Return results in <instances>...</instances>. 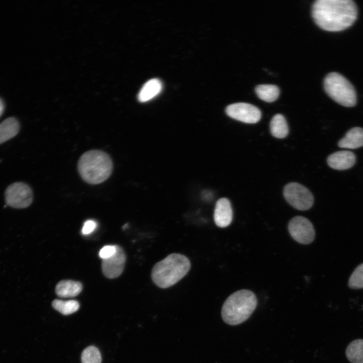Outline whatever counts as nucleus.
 <instances>
[{
	"label": "nucleus",
	"mask_w": 363,
	"mask_h": 363,
	"mask_svg": "<svg viewBox=\"0 0 363 363\" xmlns=\"http://www.w3.org/2000/svg\"><path fill=\"white\" fill-rule=\"evenodd\" d=\"M312 15L321 29L337 32L353 24L357 18V9L352 0H317L313 4Z\"/></svg>",
	"instance_id": "f257e3e1"
},
{
	"label": "nucleus",
	"mask_w": 363,
	"mask_h": 363,
	"mask_svg": "<svg viewBox=\"0 0 363 363\" xmlns=\"http://www.w3.org/2000/svg\"><path fill=\"white\" fill-rule=\"evenodd\" d=\"M190 268L191 262L186 256L172 253L154 265L151 271V278L158 287L167 288L181 280Z\"/></svg>",
	"instance_id": "f03ea898"
},
{
	"label": "nucleus",
	"mask_w": 363,
	"mask_h": 363,
	"mask_svg": "<svg viewBox=\"0 0 363 363\" xmlns=\"http://www.w3.org/2000/svg\"><path fill=\"white\" fill-rule=\"evenodd\" d=\"M113 164L109 156L97 150L86 152L80 157L78 169L86 183L96 185L106 180L112 173Z\"/></svg>",
	"instance_id": "7ed1b4c3"
},
{
	"label": "nucleus",
	"mask_w": 363,
	"mask_h": 363,
	"mask_svg": "<svg viewBox=\"0 0 363 363\" xmlns=\"http://www.w3.org/2000/svg\"><path fill=\"white\" fill-rule=\"evenodd\" d=\"M257 305L255 294L251 290L241 289L229 295L221 309L223 320L230 325L240 324L251 316Z\"/></svg>",
	"instance_id": "20e7f679"
},
{
	"label": "nucleus",
	"mask_w": 363,
	"mask_h": 363,
	"mask_svg": "<svg viewBox=\"0 0 363 363\" xmlns=\"http://www.w3.org/2000/svg\"><path fill=\"white\" fill-rule=\"evenodd\" d=\"M324 89L334 101L346 107H352L356 102L354 88L343 76L336 72L329 73L324 81Z\"/></svg>",
	"instance_id": "39448f33"
},
{
	"label": "nucleus",
	"mask_w": 363,
	"mask_h": 363,
	"mask_svg": "<svg viewBox=\"0 0 363 363\" xmlns=\"http://www.w3.org/2000/svg\"><path fill=\"white\" fill-rule=\"evenodd\" d=\"M283 194L287 202L297 210H308L314 203V197L311 192L296 183L286 185L284 188Z\"/></svg>",
	"instance_id": "423d86ee"
},
{
	"label": "nucleus",
	"mask_w": 363,
	"mask_h": 363,
	"mask_svg": "<svg viewBox=\"0 0 363 363\" xmlns=\"http://www.w3.org/2000/svg\"><path fill=\"white\" fill-rule=\"evenodd\" d=\"M7 205L17 209L29 206L33 201L31 188L23 182H16L10 185L5 193Z\"/></svg>",
	"instance_id": "0eeeda50"
},
{
	"label": "nucleus",
	"mask_w": 363,
	"mask_h": 363,
	"mask_svg": "<svg viewBox=\"0 0 363 363\" xmlns=\"http://www.w3.org/2000/svg\"><path fill=\"white\" fill-rule=\"evenodd\" d=\"M288 231L292 237L302 244H309L314 239L315 231L311 222L300 216L292 218L288 223Z\"/></svg>",
	"instance_id": "6e6552de"
},
{
	"label": "nucleus",
	"mask_w": 363,
	"mask_h": 363,
	"mask_svg": "<svg viewBox=\"0 0 363 363\" xmlns=\"http://www.w3.org/2000/svg\"><path fill=\"white\" fill-rule=\"evenodd\" d=\"M226 114L230 117L247 124L258 122L261 117V112L256 106L245 102L233 103L227 106Z\"/></svg>",
	"instance_id": "1a4fd4ad"
},
{
	"label": "nucleus",
	"mask_w": 363,
	"mask_h": 363,
	"mask_svg": "<svg viewBox=\"0 0 363 363\" xmlns=\"http://www.w3.org/2000/svg\"><path fill=\"white\" fill-rule=\"evenodd\" d=\"M126 261V254L122 247L116 246L115 254L102 260L101 268L103 274L110 279L115 278L123 273Z\"/></svg>",
	"instance_id": "9d476101"
},
{
	"label": "nucleus",
	"mask_w": 363,
	"mask_h": 363,
	"mask_svg": "<svg viewBox=\"0 0 363 363\" xmlns=\"http://www.w3.org/2000/svg\"><path fill=\"white\" fill-rule=\"evenodd\" d=\"M233 211L229 200L225 198L219 199L215 204L214 220L219 227L228 226L231 222Z\"/></svg>",
	"instance_id": "9b49d317"
},
{
	"label": "nucleus",
	"mask_w": 363,
	"mask_h": 363,
	"mask_svg": "<svg viewBox=\"0 0 363 363\" xmlns=\"http://www.w3.org/2000/svg\"><path fill=\"white\" fill-rule=\"evenodd\" d=\"M355 162L354 154L349 151H340L330 155L327 159L329 166L335 169L344 170L352 167Z\"/></svg>",
	"instance_id": "f8f14e48"
},
{
	"label": "nucleus",
	"mask_w": 363,
	"mask_h": 363,
	"mask_svg": "<svg viewBox=\"0 0 363 363\" xmlns=\"http://www.w3.org/2000/svg\"><path fill=\"white\" fill-rule=\"evenodd\" d=\"M338 146L340 148L351 149L363 146V129L355 127L350 129L339 141Z\"/></svg>",
	"instance_id": "ddd939ff"
},
{
	"label": "nucleus",
	"mask_w": 363,
	"mask_h": 363,
	"mask_svg": "<svg viewBox=\"0 0 363 363\" xmlns=\"http://www.w3.org/2000/svg\"><path fill=\"white\" fill-rule=\"evenodd\" d=\"M82 285L79 281L64 280L56 285L55 292L61 297H72L78 295L82 291Z\"/></svg>",
	"instance_id": "4468645a"
},
{
	"label": "nucleus",
	"mask_w": 363,
	"mask_h": 363,
	"mask_svg": "<svg viewBox=\"0 0 363 363\" xmlns=\"http://www.w3.org/2000/svg\"><path fill=\"white\" fill-rule=\"evenodd\" d=\"M162 88V83L159 79L155 78L148 81L139 92L138 100L144 102L152 99L161 92Z\"/></svg>",
	"instance_id": "2eb2a0df"
},
{
	"label": "nucleus",
	"mask_w": 363,
	"mask_h": 363,
	"mask_svg": "<svg viewBox=\"0 0 363 363\" xmlns=\"http://www.w3.org/2000/svg\"><path fill=\"white\" fill-rule=\"evenodd\" d=\"M20 130L18 120L14 117L6 118L0 124V144L13 138Z\"/></svg>",
	"instance_id": "dca6fc26"
},
{
	"label": "nucleus",
	"mask_w": 363,
	"mask_h": 363,
	"mask_svg": "<svg viewBox=\"0 0 363 363\" xmlns=\"http://www.w3.org/2000/svg\"><path fill=\"white\" fill-rule=\"evenodd\" d=\"M345 354L351 363H363V339L351 342L346 347Z\"/></svg>",
	"instance_id": "f3484780"
},
{
	"label": "nucleus",
	"mask_w": 363,
	"mask_h": 363,
	"mask_svg": "<svg viewBox=\"0 0 363 363\" xmlns=\"http://www.w3.org/2000/svg\"><path fill=\"white\" fill-rule=\"evenodd\" d=\"M271 134L277 138H283L288 133V127L285 118L281 114H275L270 124Z\"/></svg>",
	"instance_id": "a211bd4d"
},
{
	"label": "nucleus",
	"mask_w": 363,
	"mask_h": 363,
	"mask_svg": "<svg viewBox=\"0 0 363 363\" xmlns=\"http://www.w3.org/2000/svg\"><path fill=\"white\" fill-rule=\"evenodd\" d=\"M255 92L259 98L268 102L276 100L279 94L278 87L271 84L259 85L255 88Z\"/></svg>",
	"instance_id": "6ab92c4d"
},
{
	"label": "nucleus",
	"mask_w": 363,
	"mask_h": 363,
	"mask_svg": "<svg viewBox=\"0 0 363 363\" xmlns=\"http://www.w3.org/2000/svg\"><path fill=\"white\" fill-rule=\"evenodd\" d=\"M53 308L64 315L73 314L78 310L79 302L75 300H62L55 299L52 302Z\"/></svg>",
	"instance_id": "aec40b11"
},
{
	"label": "nucleus",
	"mask_w": 363,
	"mask_h": 363,
	"mask_svg": "<svg viewBox=\"0 0 363 363\" xmlns=\"http://www.w3.org/2000/svg\"><path fill=\"white\" fill-rule=\"evenodd\" d=\"M82 363H101V356L98 349L90 346L86 348L81 355Z\"/></svg>",
	"instance_id": "412c9836"
},
{
	"label": "nucleus",
	"mask_w": 363,
	"mask_h": 363,
	"mask_svg": "<svg viewBox=\"0 0 363 363\" xmlns=\"http://www.w3.org/2000/svg\"><path fill=\"white\" fill-rule=\"evenodd\" d=\"M348 284L351 288H363V264L355 269L350 277Z\"/></svg>",
	"instance_id": "4be33fe9"
},
{
	"label": "nucleus",
	"mask_w": 363,
	"mask_h": 363,
	"mask_svg": "<svg viewBox=\"0 0 363 363\" xmlns=\"http://www.w3.org/2000/svg\"><path fill=\"white\" fill-rule=\"evenodd\" d=\"M116 250V246H105L100 250L99 256L102 260L109 258L115 254Z\"/></svg>",
	"instance_id": "5701e85b"
},
{
	"label": "nucleus",
	"mask_w": 363,
	"mask_h": 363,
	"mask_svg": "<svg viewBox=\"0 0 363 363\" xmlns=\"http://www.w3.org/2000/svg\"><path fill=\"white\" fill-rule=\"evenodd\" d=\"M96 222L92 220L86 221L83 225L82 233L84 235L89 234L92 233L96 228Z\"/></svg>",
	"instance_id": "b1692460"
},
{
	"label": "nucleus",
	"mask_w": 363,
	"mask_h": 363,
	"mask_svg": "<svg viewBox=\"0 0 363 363\" xmlns=\"http://www.w3.org/2000/svg\"><path fill=\"white\" fill-rule=\"evenodd\" d=\"M5 108V105L3 100L0 98V116L3 114Z\"/></svg>",
	"instance_id": "393cba45"
}]
</instances>
